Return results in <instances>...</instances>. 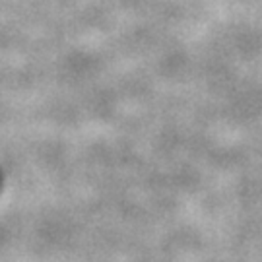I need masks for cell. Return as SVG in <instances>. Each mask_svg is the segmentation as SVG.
Segmentation results:
<instances>
[]
</instances>
